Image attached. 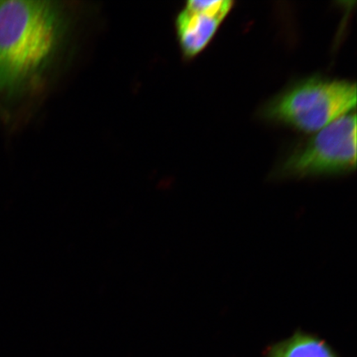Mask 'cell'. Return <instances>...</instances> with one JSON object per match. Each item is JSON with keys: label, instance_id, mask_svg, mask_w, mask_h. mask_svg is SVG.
<instances>
[{"label": "cell", "instance_id": "3957f363", "mask_svg": "<svg viewBox=\"0 0 357 357\" xmlns=\"http://www.w3.org/2000/svg\"><path fill=\"white\" fill-rule=\"evenodd\" d=\"M356 168V115L342 116L290 153L280 176L305 178L340 175Z\"/></svg>", "mask_w": 357, "mask_h": 357}, {"label": "cell", "instance_id": "5b68a950", "mask_svg": "<svg viewBox=\"0 0 357 357\" xmlns=\"http://www.w3.org/2000/svg\"><path fill=\"white\" fill-rule=\"evenodd\" d=\"M267 357H337L322 339L303 332L272 347Z\"/></svg>", "mask_w": 357, "mask_h": 357}, {"label": "cell", "instance_id": "277c9868", "mask_svg": "<svg viewBox=\"0 0 357 357\" xmlns=\"http://www.w3.org/2000/svg\"><path fill=\"white\" fill-rule=\"evenodd\" d=\"M227 15L192 10L185 6L176 20L178 45L183 56L191 59L204 50L215 36Z\"/></svg>", "mask_w": 357, "mask_h": 357}, {"label": "cell", "instance_id": "6da1fadb", "mask_svg": "<svg viewBox=\"0 0 357 357\" xmlns=\"http://www.w3.org/2000/svg\"><path fill=\"white\" fill-rule=\"evenodd\" d=\"M65 29V13L56 2L0 1V92L19 91L41 78Z\"/></svg>", "mask_w": 357, "mask_h": 357}, {"label": "cell", "instance_id": "7a4b0ae2", "mask_svg": "<svg viewBox=\"0 0 357 357\" xmlns=\"http://www.w3.org/2000/svg\"><path fill=\"white\" fill-rule=\"evenodd\" d=\"M356 106V84L312 77L301 80L274 98L264 117L306 132L320 131Z\"/></svg>", "mask_w": 357, "mask_h": 357}]
</instances>
